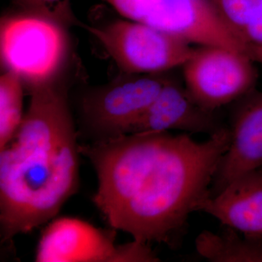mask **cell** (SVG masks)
<instances>
[{
	"label": "cell",
	"instance_id": "14",
	"mask_svg": "<svg viewBox=\"0 0 262 262\" xmlns=\"http://www.w3.org/2000/svg\"><path fill=\"white\" fill-rule=\"evenodd\" d=\"M215 11L231 32L241 37L250 19L262 0H210ZM244 46V45H243ZM245 49V48H244Z\"/></svg>",
	"mask_w": 262,
	"mask_h": 262
},
{
	"label": "cell",
	"instance_id": "16",
	"mask_svg": "<svg viewBox=\"0 0 262 262\" xmlns=\"http://www.w3.org/2000/svg\"><path fill=\"white\" fill-rule=\"evenodd\" d=\"M241 40L246 54L262 67V2L244 29Z\"/></svg>",
	"mask_w": 262,
	"mask_h": 262
},
{
	"label": "cell",
	"instance_id": "7",
	"mask_svg": "<svg viewBox=\"0 0 262 262\" xmlns=\"http://www.w3.org/2000/svg\"><path fill=\"white\" fill-rule=\"evenodd\" d=\"M0 39L3 63L30 87L51 80L67 53L61 25L29 13L3 20Z\"/></svg>",
	"mask_w": 262,
	"mask_h": 262
},
{
	"label": "cell",
	"instance_id": "3",
	"mask_svg": "<svg viewBox=\"0 0 262 262\" xmlns=\"http://www.w3.org/2000/svg\"><path fill=\"white\" fill-rule=\"evenodd\" d=\"M124 18L146 24L198 46L244 52L210 0H104Z\"/></svg>",
	"mask_w": 262,
	"mask_h": 262
},
{
	"label": "cell",
	"instance_id": "4",
	"mask_svg": "<svg viewBox=\"0 0 262 262\" xmlns=\"http://www.w3.org/2000/svg\"><path fill=\"white\" fill-rule=\"evenodd\" d=\"M125 73L160 75L182 67L192 45L163 31L127 19L99 27L84 26Z\"/></svg>",
	"mask_w": 262,
	"mask_h": 262
},
{
	"label": "cell",
	"instance_id": "15",
	"mask_svg": "<svg viewBox=\"0 0 262 262\" xmlns=\"http://www.w3.org/2000/svg\"><path fill=\"white\" fill-rule=\"evenodd\" d=\"M29 13L53 20L60 25L77 23L70 0H14Z\"/></svg>",
	"mask_w": 262,
	"mask_h": 262
},
{
	"label": "cell",
	"instance_id": "1",
	"mask_svg": "<svg viewBox=\"0 0 262 262\" xmlns=\"http://www.w3.org/2000/svg\"><path fill=\"white\" fill-rule=\"evenodd\" d=\"M225 127L206 141L188 134L139 132L79 146L98 177L96 207L112 228L176 246L189 215L211 195L228 147Z\"/></svg>",
	"mask_w": 262,
	"mask_h": 262
},
{
	"label": "cell",
	"instance_id": "5",
	"mask_svg": "<svg viewBox=\"0 0 262 262\" xmlns=\"http://www.w3.org/2000/svg\"><path fill=\"white\" fill-rule=\"evenodd\" d=\"M255 63L244 52L215 45L199 46L182 67L184 84L200 106L216 112L255 90Z\"/></svg>",
	"mask_w": 262,
	"mask_h": 262
},
{
	"label": "cell",
	"instance_id": "6",
	"mask_svg": "<svg viewBox=\"0 0 262 262\" xmlns=\"http://www.w3.org/2000/svg\"><path fill=\"white\" fill-rule=\"evenodd\" d=\"M116 230L97 228L71 217L53 220L39 239L38 262H157L149 244L134 241L117 245Z\"/></svg>",
	"mask_w": 262,
	"mask_h": 262
},
{
	"label": "cell",
	"instance_id": "10",
	"mask_svg": "<svg viewBox=\"0 0 262 262\" xmlns=\"http://www.w3.org/2000/svg\"><path fill=\"white\" fill-rule=\"evenodd\" d=\"M215 112L202 107L184 84L169 77L130 134L179 130L211 136L225 128Z\"/></svg>",
	"mask_w": 262,
	"mask_h": 262
},
{
	"label": "cell",
	"instance_id": "9",
	"mask_svg": "<svg viewBox=\"0 0 262 262\" xmlns=\"http://www.w3.org/2000/svg\"><path fill=\"white\" fill-rule=\"evenodd\" d=\"M228 130L229 146L212 184L215 194L234 179L262 168V91L253 90L234 103Z\"/></svg>",
	"mask_w": 262,
	"mask_h": 262
},
{
	"label": "cell",
	"instance_id": "8",
	"mask_svg": "<svg viewBox=\"0 0 262 262\" xmlns=\"http://www.w3.org/2000/svg\"><path fill=\"white\" fill-rule=\"evenodd\" d=\"M169 77L160 75L125 76L84 100L86 122L97 137L96 140L130 134Z\"/></svg>",
	"mask_w": 262,
	"mask_h": 262
},
{
	"label": "cell",
	"instance_id": "12",
	"mask_svg": "<svg viewBox=\"0 0 262 262\" xmlns=\"http://www.w3.org/2000/svg\"><path fill=\"white\" fill-rule=\"evenodd\" d=\"M228 228L221 233L205 230L195 239L196 252L212 262H262V237Z\"/></svg>",
	"mask_w": 262,
	"mask_h": 262
},
{
	"label": "cell",
	"instance_id": "13",
	"mask_svg": "<svg viewBox=\"0 0 262 262\" xmlns=\"http://www.w3.org/2000/svg\"><path fill=\"white\" fill-rule=\"evenodd\" d=\"M22 80L12 70L0 77V149L10 142L23 120Z\"/></svg>",
	"mask_w": 262,
	"mask_h": 262
},
{
	"label": "cell",
	"instance_id": "11",
	"mask_svg": "<svg viewBox=\"0 0 262 262\" xmlns=\"http://www.w3.org/2000/svg\"><path fill=\"white\" fill-rule=\"evenodd\" d=\"M200 211L239 233L262 237V168L234 179L208 196Z\"/></svg>",
	"mask_w": 262,
	"mask_h": 262
},
{
	"label": "cell",
	"instance_id": "2",
	"mask_svg": "<svg viewBox=\"0 0 262 262\" xmlns=\"http://www.w3.org/2000/svg\"><path fill=\"white\" fill-rule=\"evenodd\" d=\"M28 110L0 149L3 241L53 219L79 184V144L64 91L51 80L31 86Z\"/></svg>",
	"mask_w": 262,
	"mask_h": 262
}]
</instances>
